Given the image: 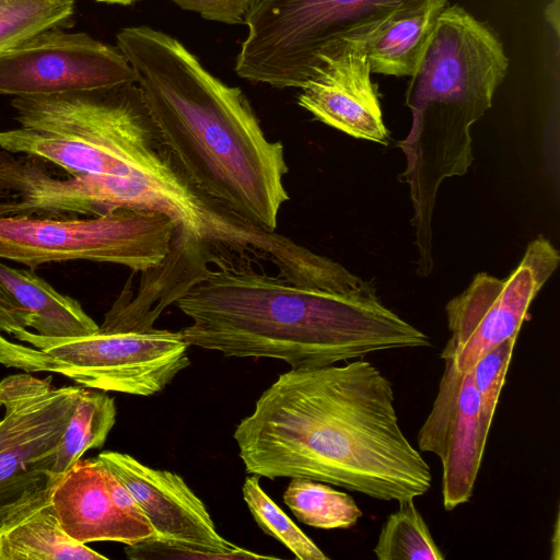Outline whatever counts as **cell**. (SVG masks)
<instances>
[{
	"label": "cell",
	"mask_w": 560,
	"mask_h": 560,
	"mask_svg": "<svg viewBox=\"0 0 560 560\" xmlns=\"http://www.w3.org/2000/svg\"><path fill=\"white\" fill-rule=\"evenodd\" d=\"M82 388L26 372L0 381V527L57 481L56 452Z\"/></svg>",
	"instance_id": "8"
},
{
	"label": "cell",
	"mask_w": 560,
	"mask_h": 560,
	"mask_svg": "<svg viewBox=\"0 0 560 560\" xmlns=\"http://www.w3.org/2000/svg\"><path fill=\"white\" fill-rule=\"evenodd\" d=\"M0 282L28 313V328L40 336L80 337L98 328L78 300L58 292L33 269L12 268L0 262Z\"/></svg>",
	"instance_id": "16"
},
{
	"label": "cell",
	"mask_w": 560,
	"mask_h": 560,
	"mask_svg": "<svg viewBox=\"0 0 560 560\" xmlns=\"http://www.w3.org/2000/svg\"><path fill=\"white\" fill-rule=\"evenodd\" d=\"M373 552L378 560H443L445 556L413 500L398 503L380 532Z\"/></svg>",
	"instance_id": "20"
},
{
	"label": "cell",
	"mask_w": 560,
	"mask_h": 560,
	"mask_svg": "<svg viewBox=\"0 0 560 560\" xmlns=\"http://www.w3.org/2000/svg\"><path fill=\"white\" fill-rule=\"evenodd\" d=\"M28 327V313L0 282V332L13 336Z\"/></svg>",
	"instance_id": "25"
},
{
	"label": "cell",
	"mask_w": 560,
	"mask_h": 560,
	"mask_svg": "<svg viewBox=\"0 0 560 560\" xmlns=\"http://www.w3.org/2000/svg\"><path fill=\"white\" fill-rule=\"evenodd\" d=\"M160 138L189 180L249 222L276 232L289 200L281 141H270L248 98L210 73L175 37L128 26L116 35Z\"/></svg>",
	"instance_id": "2"
},
{
	"label": "cell",
	"mask_w": 560,
	"mask_h": 560,
	"mask_svg": "<svg viewBox=\"0 0 560 560\" xmlns=\"http://www.w3.org/2000/svg\"><path fill=\"white\" fill-rule=\"evenodd\" d=\"M559 261V250L540 235L527 245L506 278L477 273L445 306L451 336L441 358H452L464 372L483 353L517 336L532 302Z\"/></svg>",
	"instance_id": "9"
},
{
	"label": "cell",
	"mask_w": 560,
	"mask_h": 560,
	"mask_svg": "<svg viewBox=\"0 0 560 560\" xmlns=\"http://www.w3.org/2000/svg\"><path fill=\"white\" fill-rule=\"evenodd\" d=\"M0 407H2V406H1V402H0Z\"/></svg>",
	"instance_id": "28"
},
{
	"label": "cell",
	"mask_w": 560,
	"mask_h": 560,
	"mask_svg": "<svg viewBox=\"0 0 560 560\" xmlns=\"http://www.w3.org/2000/svg\"><path fill=\"white\" fill-rule=\"evenodd\" d=\"M96 2L107 3V4H119V5H131L139 0H95Z\"/></svg>",
	"instance_id": "27"
},
{
	"label": "cell",
	"mask_w": 560,
	"mask_h": 560,
	"mask_svg": "<svg viewBox=\"0 0 560 560\" xmlns=\"http://www.w3.org/2000/svg\"><path fill=\"white\" fill-rule=\"evenodd\" d=\"M243 499L257 525L280 541L299 560H328L329 557L262 490L259 477L248 476L242 487Z\"/></svg>",
	"instance_id": "22"
},
{
	"label": "cell",
	"mask_w": 560,
	"mask_h": 560,
	"mask_svg": "<svg viewBox=\"0 0 560 560\" xmlns=\"http://www.w3.org/2000/svg\"><path fill=\"white\" fill-rule=\"evenodd\" d=\"M447 0H259L234 71L253 83L301 89L350 40H370L402 16L442 10Z\"/></svg>",
	"instance_id": "5"
},
{
	"label": "cell",
	"mask_w": 560,
	"mask_h": 560,
	"mask_svg": "<svg viewBox=\"0 0 560 560\" xmlns=\"http://www.w3.org/2000/svg\"><path fill=\"white\" fill-rule=\"evenodd\" d=\"M283 501L301 523L320 529H348L362 516L349 493L306 478H292Z\"/></svg>",
	"instance_id": "19"
},
{
	"label": "cell",
	"mask_w": 560,
	"mask_h": 560,
	"mask_svg": "<svg viewBox=\"0 0 560 560\" xmlns=\"http://www.w3.org/2000/svg\"><path fill=\"white\" fill-rule=\"evenodd\" d=\"M546 16L549 23L555 27L556 33L559 34V0H555L548 5Z\"/></svg>",
	"instance_id": "26"
},
{
	"label": "cell",
	"mask_w": 560,
	"mask_h": 560,
	"mask_svg": "<svg viewBox=\"0 0 560 560\" xmlns=\"http://www.w3.org/2000/svg\"><path fill=\"white\" fill-rule=\"evenodd\" d=\"M74 0H0V54L50 28L71 27Z\"/></svg>",
	"instance_id": "21"
},
{
	"label": "cell",
	"mask_w": 560,
	"mask_h": 560,
	"mask_svg": "<svg viewBox=\"0 0 560 560\" xmlns=\"http://www.w3.org/2000/svg\"><path fill=\"white\" fill-rule=\"evenodd\" d=\"M368 40L345 43L324 57L301 88L298 104L317 120L357 139L386 144L377 85L371 81Z\"/></svg>",
	"instance_id": "14"
},
{
	"label": "cell",
	"mask_w": 560,
	"mask_h": 560,
	"mask_svg": "<svg viewBox=\"0 0 560 560\" xmlns=\"http://www.w3.org/2000/svg\"><path fill=\"white\" fill-rule=\"evenodd\" d=\"M175 231L163 213L128 209L90 218L0 217V258L31 269L88 260L148 272L167 258Z\"/></svg>",
	"instance_id": "7"
},
{
	"label": "cell",
	"mask_w": 560,
	"mask_h": 560,
	"mask_svg": "<svg viewBox=\"0 0 560 560\" xmlns=\"http://www.w3.org/2000/svg\"><path fill=\"white\" fill-rule=\"evenodd\" d=\"M116 422L115 399L83 387L59 442L54 472L62 475L89 450L104 445Z\"/></svg>",
	"instance_id": "18"
},
{
	"label": "cell",
	"mask_w": 560,
	"mask_h": 560,
	"mask_svg": "<svg viewBox=\"0 0 560 560\" xmlns=\"http://www.w3.org/2000/svg\"><path fill=\"white\" fill-rule=\"evenodd\" d=\"M136 83L118 46L61 27L0 54V95H48Z\"/></svg>",
	"instance_id": "10"
},
{
	"label": "cell",
	"mask_w": 560,
	"mask_h": 560,
	"mask_svg": "<svg viewBox=\"0 0 560 560\" xmlns=\"http://www.w3.org/2000/svg\"><path fill=\"white\" fill-rule=\"evenodd\" d=\"M51 502L63 530L79 542L156 538L131 492L97 457L79 459L60 475Z\"/></svg>",
	"instance_id": "12"
},
{
	"label": "cell",
	"mask_w": 560,
	"mask_h": 560,
	"mask_svg": "<svg viewBox=\"0 0 560 560\" xmlns=\"http://www.w3.org/2000/svg\"><path fill=\"white\" fill-rule=\"evenodd\" d=\"M10 341L0 332V364L26 373H55L103 392L151 396L190 364L180 330L96 331L69 338L44 337L27 328Z\"/></svg>",
	"instance_id": "6"
},
{
	"label": "cell",
	"mask_w": 560,
	"mask_h": 560,
	"mask_svg": "<svg viewBox=\"0 0 560 560\" xmlns=\"http://www.w3.org/2000/svg\"><path fill=\"white\" fill-rule=\"evenodd\" d=\"M442 359L444 372L417 442L420 452L440 458L443 506L453 511L472 497L486 444L480 436L472 370L458 371L452 358Z\"/></svg>",
	"instance_id": "11"
},
{
	"label": "cell",
	"mask_w": 560,
	"mask_h": 560,
	"mask_svg": "<svg viewBox=\"0 0 560 560\" xmlns=\"http://www.w3.org/2000/svg\"><path fill=\"white\" fill-rule=\"evenodd\" d=\"M517 336L483 353L471 368L479 397V427L486 444Z\"/></svg>",
	"instance_id": "23"
},
{
	"label": "cell",
	"mask_w": 560,
	"mask_h": 560,
	"mask_svg": "<svg viewBox=\"0 0 560 560\" xmlns=\"http://www.w3.org/2000/svg\"><path fill=\"white\" fill-rule=\"evenodd\" d=\"M508 69L504 47L488 25L457 4L441 10L407 86L412 122L398 143L419 250L432 248L439 188L444 179L467 173L474 161L470 127L491 108Z\"/></svg>",
	"instance_id": "4"
},
{
	"label": "cell",
	"mask_w": 560,
	"mask_h": 560,
	"mask_svg": "<svg viewBox=\"0 0 560 560\" xmlns=\"http://www.w3.org/2000/svg\"><path fill=\"white\" fill-rule=\"evenodd\" d=\"M233 438L258 477L306 478L398 503L432 483L399 424L392 382L363 358L280 374Z\"/></svg>",
	"instance_id": "1"
},
{
	"label": "cell",
	"mask_w": 560,
	"mask_h": 560,
	"mask_svg": "<svg viewBox=\"0 0 560 560\" xmlns=\"http://www.w3.org/2000/svg\"><path fill=\"white\" fill-rule=\"evenodd\" d=\"M217 264L175 300L191 319L180 330L189 347L277 359L299 370L431 346L430 337L385 306L375 290L331 292L246 264Z\"/></svg>",
	"instance_id": "3"
},
{
	"label": "cell",
	"mask_w": 560,
	"mask_h": 560,
	"mask_svg": "<svg viewBox=\"0 0 560 560\" xmlns=\"http://www.w3.org/2000/svg\"><path fill=\"white\" fill-rule=\"evenodd\" d=\"M441 10L419 11L395 20L366 43L372 73L411 77L424 54Z\"/></svg>",
	"instance_id": "17"
},
{
	"label": "cell",
	"mask_w": 560,
	"mask_h": 560,
	"mask_svg": "<svg viewBox=\"0 0 560 560\" xmlns=\"http://www.w3.org/2000/svg\"><path fill=\"white\" fill-rule=\"evenodd\" d=\"M52 487L0 527V560H108L63 530L51 502Z\"/></svg>",
	"instance_id": "15"
},
{
	"label": "cell",
	"mask_w": 560,
	"mask_h": 560,
	"mask_svg": "<svg viewBox=\"0 0 560 560\" xmlns=\"http://www.w3.org/2000/svg\"><path fill=\"white\" fill-rule=\"evenodd\" d=\"M183 10L198 13L208 21L245 25L259 0H171Z\"/></svg>",
	"instance_id": "24"
},
{
	"label": "cell",
	"mask_w": 560,
	"mask_h": 560,
	"mask_svg": "<svg viewBox=\"0 0 560 560\" xmlns=\"http://www.w3.org/2000/svg\"><path fill=\"white\" fill-rule=\"evenodd\" d=\"M97 458L131 492L153 527L156 539L231 553L236 559H273L237 547L223 538L206 505L182 476L149 467L120 452L104 451Z\"/></svg>",
	"instance_id": "13"
}]
</instances>
